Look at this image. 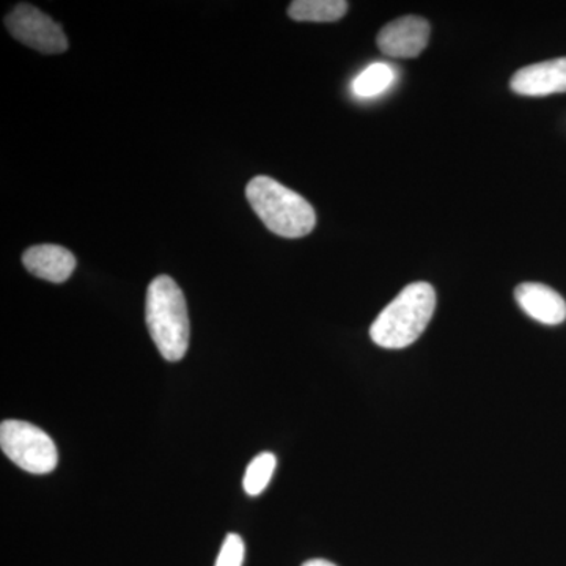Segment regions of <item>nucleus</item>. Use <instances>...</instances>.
Returning a JSON list of instances; mask_svg holds the SVG:
<instances>
[{
	"label": "nucleus",
	"instance_id": "nucleus-1",
	"mask_svg": "<svg viewBox=\"0 0 566 566\" xmlns=\"http://www.w3.org/2000/svg\"><path fill=\"white\" fill-rule=\"evenodd\" d=\"M145 319L164 359L181 360L188 353L191 326L185 294L169 275H158L148 286Z\"/></svg>",
	"mask_w": 566,
	"mask_h": 566
},
{
	"label": "nucleus",
	"instance_id": "nucleus-2",
	"mask_svg": "<svg viewBox=\"0 0 566 566\" xmlns=\"http://www.w3.org/2000/svg\"><path fill=\"white\" fill-rule=\"evenodd\" d=\"M434 308L433 286L427 282L409 283L371 324V340L387 349L415 344L433 318Z\"/></svg>",
	"mask_w": 566,
	"mask_h": 566
},
{
	"label": "nucleus",
	"instance_id": "nucleus-3",
	"mask_svg": "<svg viewBox=\"0 0 566 566\" xmlns=\"http://www.w3.org/2000/svg\"><path fill=\"white\" fill-rule=\"evenodd\" d=\"M245 197L270 232L282 238H303L315 229L316 214L300 193L270 177H255L245 188Z\"/></svg>",
	"mask_w": 566,
	"mask_h": 566
},
{
	"label": "nucleus",
	"instance_id": "nucleus-4",
	"mask_svg": "<svg viewBox=\"0 0 566 566\" xmlns=\"http://www.w3.org/2000/svg\"><path fill=\"white\" fill-rule=\"evenodd\" d=\"M0 447L14 464L31 474H50L57 468V447L35 424L6 420L0 424Z\"/></svg>",
	"mask_w": 566,
	"mask_h": 566
},
{
	"label": "nucleus",
	"instance_id": "nucleus-5",
	"mask_svg": "<svg viewBox=\"0 0 566 566\" xmlns=\"http://www.w3.org/2000/svg\"><path fill=\"white\" fill-rule=\"evenodd\" d=\"M6 25L14 39L43 54H61L69 50V39L62 25L31 3L14 7L7 14Z\"/></svg>",
	"mask_w": 566,
	"mask_h": 566
},
{
	"label": "nucleus",
	"instance_id": "nucleus-6",
	"mask_svg": "<svg viewBox=\"0 0 566 566\" xmlns=\"http://www.w3.org/2000/svg\"><path fill=\"white\" fill-rule=\"evenodd\" d=\"M430 24L419 17L398 18L378 33V48L395 59H415L422 54L430 40Z\"/></svg>",
	"mask_w": 566,
	"mask_h": 566
},
{
	"label": "nucleus",
	"instance_id": "nucleus-7",
	"mask_svg": "<svg viewBox=\"0 0 566 566\" xmlns=\"http://www.w3.org/2000/svg\"><path fill=\"white\" fill-rule=\"evenodd\" d=\"M517 95L547 96L566 93V57L554 59L517 70L510 81Z\"/></svg>",
	"mask_w": 566,
	"mask_h": 566
},
{
	"label": "nucleus",
	"instance_id": "nucleus-8",
	"mask_svg": "<svg viewBox=\"0 0 566 566\" xmlns=\"http://www.w3.org/2000/svg\"><path fill=\"white\" fill-rule=\"evenodd\" d=\"M517 305L523 308L524 314L531 316L535 322L557 326L566 319V303L564 297L543 283H521L515 290Z\"/></svg>",
	"mask_w": 566,
	"mask_h": 566
},
{
	"label": "nucleus",
	"instance_id": "nucleus-9",
	"mask_svg": "<svg viewBox=\"0 0 566 566\" xmlns=\"http://www.w3.org/2000/svg\"><path fill=\"white\" fill-rule=\"evenodd\" d=\"M22 263L29 273L52 283L69 281L76 270V259L73 253L55 244L29 248L22 255Z\"/></svg>",
	"mask_w": 566,
	"mask_h": 566
},
{
	"label": "nucleus",
	"instance_id": "nucleus-10",
	"mask_svg": "<svg viewBox=\"0 0 566 566\" xmlns=\"http://www.w3.org/2000/svg\"><path fill=\"white\" fill-rule=\"evenodd\" d=\"M345 0H294L289 7V17L297 22H335L348 11Z\"/></svg>",
	"mask_w": 566,
	"mask_h": 566
},
{
	"label": "nucleus",
	"instance_id": "nucleus-11",
	"mask_svg": "<svg viewBox=\"0 0 566 566\" xmlns=\"http://www.w3.org/2000/svg\"><path fill=\"white\" fill-rule=\"evenodd\" d=\"M395 73L387 63H374L367 66L353 82V91L360 98H371L386 92L392 85Z\"/></svg>",
	"mask_w": 566,
	"mask_h": 566
},
{
	"label": "nucleus",
	"instance_id": "nucleus-12",
	"mask_svg": "<svg viewBox=\"0 0 566 566\" xmlns=\"http://www.w3.org/2000/svg\"><path fill=\"white\" fill-rule=\"evenodd\" d=\"M275 464H277V460H275L274 453L264 452L253 458L251 464L245 469L243 480L245 493L252 497L262 494L273 479Z\"/></svg>",
	"mask_w": 566,
	"mask_h": 566
},
{
	"label": "nucleus",
	"instance_id": "nucleus-13",
	"mask_svg": "<svg viewBox=\"0 0 566 566\" xmlns=\"http://www.w3.org/2000/svg\"><path fill=\"white\" fill-rule=\"evenodd\" d=\"M245 546L237 534L227 535L214 566H243Z\"/></svg>",
	"mask_w": 566,
	"mask_h": 566
},
{
	"label": "nucleus",
	"instance_id": "nucleus-14",
	"mask_svg": "<svg viewBox=\"0 0 566 566\" xmlns=\"http://www.w3.org/2000/svg\"><path fill=\"white\" fill-rule=\"evenodd\" d=\"M303 566H337L334 564H331V562L323 560V558H314V560L305 562Z\"/></svg>",
	"mask_w": 566,
	"mask_h": 566
}]
</instances>
